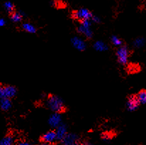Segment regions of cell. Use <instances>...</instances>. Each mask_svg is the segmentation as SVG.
<instances>
[{
	"mask_svg": "<svg viewBox=\"0 0 146 145\" xmlns=\"http://www.w3.org/2000/svg\"><path fill=\"white\" fill-rule=\"evenodd\" d=\"M5 24H6V21L4 20V19H2V18L0 19V26H4Z\"/></svg>",
	"mask_w": 146,
	"mask_h": 145,
	"instance_id": "obj_24",
	"label": "cell"
},
{
	"mask_svg": "<svg viewBox=\"0 0 146 145\" xmlns=\"http://www.w3.org/2000/svg\"><path fill=\"white\" fill-rule=\"evenodd\" d=\"M11 100L9 98H1L0 107L2 111H8L11 108Z\"/></svg>",
	"mask_w": 146,
	"mask_h": 145,
	"instance_id": "obj_12",
	"label": "cell"
},
{
	"mask_svg": "<svg viewBox=\"0 0 146 145\" xmlns=\"http://www.w3.org/2000/svg\"><path fill=\"white\" fill-rule=\"evenodd\" d=\"M46 105L53 112L62 114L67 111V108L60 97L53 94H49L46 101Z\"/></svg>",
	"mask_w": 146,
	"mask_h": 145,
	"instance_id": "obj_1",
	"label": "cell"
},
{
	"mask_svg": "<svg viewBox=\"0 0 146 145\" xmlns=\"http://www.w3.org/2000/svg\"><path fill=\"white\" fill-rule=\"evenodd\" d=\"M40 145H49L48 144H46V143H42V144H40Z\"/></svg>",
	"mask_w": 146,
	"mask_h": 145,
	"instance_id": "obj_26",
	"label": "cell"
},
{
	"mask_svg": "<svg viewBox=\"0 0 146 145\" xmlns=\"http://www.w3.org/2000/svg\"><path fill=\"white\" fill-rule=\"evenodd\" d=\"M61 142L62 145H80V139L77 134L68 133Z\"/></svg>",
	"mask_w": 146,
	"mask_h": 145,
	"instance_id": "obj_7",
	"label": "cell"
},
{
	"mask_svg": "<svg viewBox=\"0 0 146 145\" xmlns=\"http://www.w3.org/2000/svg\"><path fill=\"white\" fill-rule=\"evenodd\" d=\"M111 41L112 44L114 46H117V47H120L123 45V41L120 38L118 37L117 36H115V35H113V36L111 37Z\"/></svg>",
	"mask_w": 146,
	"mask_h": 145,
	"instance_id": "obj_18",
	"label": "cell"
},
{
	"mask_svg": "<svg viewBox=\"0 0 146 145\" xmlns=\"http://www.w3.org/2000/svg\"><path fill=\"white\" fill-rule=\"evenodd\" d=\"M145 39L142 37L138 38V39H135L133 41V45L135 48H141L145 45Z\"/></svg>",
	"mask_w": 146,
	"mask_h": 145,
	"instance_id": "obj_20",
	"label": "cell"
},
{
	"mask_svg": "<svg viewBox=\"0 0 146 145\" xmlns=\"http://www.w3.org/2000/svg\"><path fill=\"white\" fill-rule=\"evenodd\" d=\"M10 15V19L14 23H19L21 22L23 20V17H24V14L23 13L20 12V11H14L12 14H9Z\"/></svg>",
	"mask_w": 146,
	"mask_h": 145,
	"instance_id": "obj_13",
	"label": "cell"
},
{
	"mask_svg": "<svg viewBox=\"0 0 146 145\" xmlns=\"http://www.w3.org/2000/svg\"><path fill=\"white\" fill-rule=\"evenodd\" d=\"M57 134V138H58V142H61L64 139V137L66 136L68 134V129H67V126L65 124L61 123L59 126L55 130Z\"/></svg>",
	"mask_w": 146,
	"mask_h": 145,
	"instance_id": "obj_11",
	"label": "cell"
},
{
	"mask_svg": "<svg viewBox=\"0 0 146 145\" xmlns=\"http://www.w3.org/2000/svg\"><path fill=\"white\" fill-rule=\"evenodd\" d=\"M21 29L26 32L30 33H35L36 32V28L30 23H24V24H22Z\"/></svg>",
	"mask_w": 146,
	"mask_h": 145,
	"instance_id": "obj_15",
	"label": "cell"
},
{
	"mask_svg": "<svg viewBox=\"0 0 146 145\" xmlns=\"http://www.w3.org/2000/svg\"><path fill=\"white\" fill-rule=\"evenodd\" d=\"M94 48L97 51H100V52H102V51H106L108 50V46L106 44V43H104L102 41H97L94 43Z\"/></svg>",
	"mask_w": 146,
	"mask_h": 145,
	"instance_id": "obj_14",
	"label": "cell"
},
{
	"mask_svg": "<svg viewBox=\"0 0 146 145\" xmlns=\"http://www.w3.org/2000/svg\"><path fill=\"white\" fill-rule=\"evenodd\" d=\"M91 20H92V21H94V22L96 23V24H99V23H100V21H101L99 17H96V16H94V15H93L92 18L91 19Z\"/></svg>",
	"mask_w": 146,
	"mask_h": 145,
	"instance_id": "obj_22",
	"label": "cell"
},
{
	"mask_svg": "<svg viewBox=\"0 0 146 145\" xmlns=\"http://www.w3.org/2000/svg\"><path fill=\"white\" fill-rule=\"evenodd\" d=\"M17 145H32V144H31L30 143L27 142L21 141V142H18V144H17Z\"/></svg>",
	"mask_w": 146,
	"mask_h": 145,
	"instance_id": "obj_23",
	"label": "cell"
},
{
	"mask_svg": "<svg viewBox=\"0 0 146 145\" xmlns=\"http://www.w3.org/2000/svg\"><path fill=\"white\" fill-rule=\"evenodd\" d=\"M17 94V89L13 86L1 85L0 87V98H14Z\"/></svg>",
	"mask_w": 146,
	"mask_h": 145,
	"instance_id": "obj_5",
	"label": "cell"
},
{
	"mask_svg": "<svg viewBox=\"0 0 146 145\" xmlns=\"http://www.w3.org/2000/svg\"><path fill=\"white\" fill-rule=\"evenodd\" d=\"M102 137L104 140H105V141H109V140H110L111 139L112 135L109 132H104L102 134Z\"/></svg>",
	"mask_w": 146,
	"mask_h": 145,
	"instance_id": "obj_21",
	"label": "cell"
},
{
	"mask_svg": "<svg viewBox=\"0 0 146 145\" xmlns=\"http://www.w3.org/2000/svg\"><path fill=\"white\" fill-rule=\"evenodd\" d=\"M42 142L46 143V144H53L58 141L57 134L55 130H50L45 133L41 137Z\"/></svg>",
	"mask_w": 146,
	"mask_h": 145,
	"instance_id": "obj_8",
	"label": "cell"
},
{
	"mask_svg": "<svg viewBox=\"0 0 146 145\" xmlns=\"http://www.w3.org/2000/svg\"><path fill=\"white\" fill-rule=\"evenodd\" d=\"M116 57L118 62L122 65H126L128 64V58L130 55V50L125 45H122L116 50Z\"/></svg>",
	"mask_w": 146,
	"mask_h": 145,
	"instance_id": "obj_2",
	"label": "cell"
},
{
	"mask_svg": "<svg viewBox=\"0 0 146 145\" xmlns=\"http://www.w3.org/2000/svg\"><path fill=\"white\" fill-rule=\"evenodd\" d=\"M4 7L5 8L6 11L9 13V14H12L13 12L15 11V7H14V5L10 1H6L4 4Z\"/></svg>",
	"mask_w": 146,
	"mask_h": 145,
	"instance_id": "obj_19",
	"label": "cell"
},
{
	"mask_svg": "<svg viewBox=\"0 0 146 145\" xmlns=\"http://www.w3.org/2000/svg\"><path fill=\"white\" fill-rule=\"evenodd\" d=\"M71 43L73 47L80 51H84L87 48L85 42L77 36H74L71 39Z\"/></svg>",
	"mask_w": 146,
	"mask_h": 145,
	"instance_id": "obj_9",
	"label": "cell"
},
{
	"mask_svg": "<svg viewBox=\"0 0 146 145\" xmlns=\"http://www.w3.org/2000/svg\"><path fill=\"white\" fill-rule=\"evenodd\" d=\"M92 20H84L80 22V26L77 27V32L84 35L87 39H90L93 36V31L91 29Z\"/></svg>",
	"mask_w": 146,
	"mask_h": 145,
	"instance_id": "obj_3",
	"label": "cell"
},
{
	"mask_svg": "<svg viewBox=\"0 0 146 145\" xmlns=\"http://www.w3.org/2000/svg\"><path fill=\"white\" fill-rule=\"evenodd\" d=\"M140 103L136 95H131L128 96L126 102V108L129 112H133L139 108Z\"/></svg>",
	"mask_w": 146,
	"mask_h": 145,
	"instance_id": "obj_6",
	"label": "cell"
},
{
	"mask_svg": "<svg viewBox=\"0 0 146 145\" xmlns=\"http://www.w3.org/2000/svg\"><path fill=\"white\" fill-rule=\"evenodd\" d=\"M14 139L10 134L6 135L0 142V145H14Z\"/></svg>",
	"mask_w": 146,
	"mask_h": 145,
	"instance_id": "obj_16",
	"label": "cell"
},
{
	"mask_svg": "<svg viewBox=\"0 0 146 145\" xmlns=\"http://www.w3.org/2000/svg\"><path fill=\"white\" fill-rule=\"evenodd\" d=\"M136 96L138 98L141 105L146 104V90L143 89V90H140L138 93V94L136 95Z\"/></svg>",
	"mask_w": 146,
	"mask_h": 145,
	"instance_id": "obj_17",
	"label": "cell"
},
{
	"mask_svg": "<svg viewBox=\"0 0 146 145\" xmlns=\"http://www.w3.org/2000/svg\"><path fill=\"white\" fill-rule=\"evenodd\" d=\"M93 14H92L91 11L84 8L80 9L77 11H73L72 13V18L80 22L84 21V20H91Z\"/></svg>",
	"mask_w": 146,
	"mask_h": 145,
	"instance_id": "obj_4",
	"label": "cell"
},
{
	"mask_svg": "<svg viewBox=\"0 0 146 145\" xmlns=\"http://www.w3.org/2000/svg\"><path fill=\"white\" fill-rule=\"evenodd\" d=\"M48 123L50 127L57 128L62 123V117L60 114L57 113V112H54L53 114H52L49 118Z\"/></svg>",
	"mask_w": 146,
	"mask_h": 145,
	"instance_id": "obj_10",
	"label": "cell"
},
{
	"mask_svg": "<svg viewBox=\"0 0 146 145\" xmlns=\"http://www.w3.org/2000/svg\"><path fill=\"white\" fill-rule=\"evenodd\" d=\"M80 145H92L91 143L88 141H83L80 143Z\"/></svg>",
	"mask_w": 146,
	"mask_h": 145,
	"instance_id": "obj_25",
	"label": "cell"
}]
</instances>
